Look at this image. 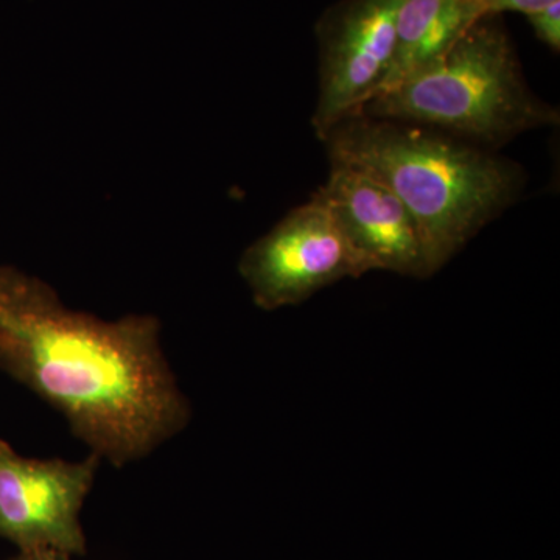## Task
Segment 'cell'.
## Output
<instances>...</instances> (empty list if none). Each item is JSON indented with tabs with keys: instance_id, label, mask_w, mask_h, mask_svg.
<instances>
[{
	"instance_id": "cell-1",
	"label": "cell",
	"mask_w": 560,
	"mask_h": 560,
	"mask_svg": "<svg viewBox=\"0 0 560 560\" xmlns=\"http://www.w3.org/2000/svg\"><path fill=\"white\" fill-rule=\"evenodd\" d=\"M0 370L60 412L75 438L114 467L147 458L190 423L160 320L70 311L46 282L5 265Z\"/></svg>"
},
{
	"instance_id": "cell-2",
	"label": "cell",
	"mask_w": 560,
	"mask_h": 560,
	"mask_svg": "<svg viewBox=\"0 0 560 560\" xmlns=\"http://www.w3.org/2000/svg\"><path fill=\"white\" fill-rule=\"evenodd\" d=\"M324 142L331 164L371 176L418 221L431 276L517 198L511 162L463 139L407 121L352 114Z\"/></svg>"
},
{
	"instance_id": "cell-3",
	"label": "cell",
	"mask_w": 560,
	"mask_h": 560,
	"mask_svg": "<svg viewBox=\"0 0 560 560\" xmlns=\"http://www.w3.org/2000/svg\"><path fill=\"white\" fill-rule=\"evenodd\" d=\"M497 20L488 14L475 21L441 58L355 114L481 143L558 124V110L526 86L514 47Z\"/></svg>"
},
{
	"instance_id": "cell-4",
	"label": "cell",
	"mask_w": 560,
	"mask_h": 560,
	"mask_svg": "<svg viewBox=\"0 0 560 560\" xmlns=\"http://www.w3.org/2000/svg\"><path fill=\"white\" fill-rule=\"evenodd\" d=\"M238 271L254 304L267 312L301 304L331 283L370 272L316 195L254 242Z\"/></svg>"
},
{
	"instance_id": "cell-5",
	"label": "cell",
	"mask_w": 560,
	"mask_h": 560,
	"mask_svg": "<svg viewBox=\"0 0 560 560\" xmlns=\"http://www.w3.org/2000/svg\"><path fill=\"white\" fill-rule=\"evenodd\" d=\"M101 460L95 453L77 463L24 458L0 441V536L22 552L83 556L80 514Z\"/></svg>"
},
{
	"instance_id": "cell-6",
	"label": "cell",
	"mask_w": 560,
	"mask_h": 560,
	"mask_svg": "<svg viewBox=\"0 0 560 560\" xmlns=\"http://www.w3.org/2000/svg\"><path fill=\"white\" fill-rule=\"evenodd\" d=\"M400 0H342L318 24L319 95L313 127L324 139L370 102L388 73Z\"/></svg>"
},
{
	"instance_id": "cell-7",
	"label": "cell",
	"mask_w": 560,
	"mask_h": 560,
	"mask_svg": "<svg viewBox=\"0 0 560 560\" xmlns=\"http://www.w3.org/2000/svg\"><path fill=\"white\" fill-rule=\"evenodd\" d=\"M316 197L327 206L368 271L430 278L418 221L383 184L355 168L331 164Z\"/></svg>"
},
{
	"instance_id": "cell-8",
	"label": "cell",
	"mask_w": 560,
	"mask_h": 560,
	"mask_svg": "<svg viewBox=\"0 0 560 560\" xmlns=\"http://www.w3.org/2000/svg\"><path fill=\"white\" fill-rule=\"evenodd\" d=\"M480 18V11L463 0H400L393 61L372 98L436 61Z\"/></svg>"
},
{
	"instance_id": "cell-9",
	"label": "cell",
	"mask_w": 560,
	"mask_h": 560,
	"mask_svg": "<svg viewBox=\"0 0 560 560\" xmlns=\"http://www.w3.org/2000/svg\"><path fill=\"white\" fill-rule=\"evenodd\" d=\"M528 20L537 38L544 40L552 50L560 49V0L537 13L529 14Z\"/></svg>"
},
{
	"instance_id": "cell-10",
	"label": "cell",
	"mask_w": 560,
	"mask_h": 560,
	"mask_svg": "<svg viewBox=\"0 0 560 560\" xmlns=\"http://www.w3.org/2000/svg\"><path fill=\"white\" fill-rule=\"evenodd\" d=\"M558 0H488L485 7V14H497L499 16L503 11H517V13L529 14L537 13L550 7Z\"/></svg>"
},
{
	"instance_id": "cell-11",
	"label": "cell",
	"mask_w": 560,
	"mask_h": 560,
	"mask_svg": "<svg viewBox=\"0 0 560 560\" xmlns=\"http://www.w3.org/2000/svg\"><path fill=\"white\" fill-rule=\"evenodd\" d=\"M20 560H70V556L57 551L24 552Z\"/></svg>"
},
{
	"instance_id": "cell-12",
	"label": "cell",
	"mask_w": 560,
	"mask_h": 560,
	"mask_svg": "<svg viewBox=\"0 0 560 560\" xmlns=\"http://www.w3.org/2000/svg\"><path fill=\"white\" fill-rule=\"evenodd\" d=\"M486 3H488V0H486V2H485V7H486ZM485 16H486V14H485Z\"/></svg>"
}]
</instances>
